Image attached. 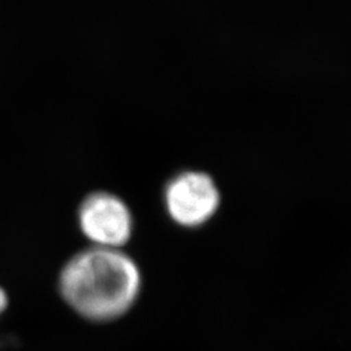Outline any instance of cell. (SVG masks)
Here are the masks:
<instances>
[{
  "label": "cell",
  "instance_id": "2",
  "mask_svg": "<svg viewBox=\"0 0 351 351\" xmlns=\"http://www.w3.org/2000/svg\"><path fill=\"white\" fill-rule=\"evenodd\" d=\"M77 224L94 246L116 250L130 241L134 230L129 206L108 191H94L84 198L78 206Z\"/></svg>",
  "mask_w": 351,
  "mask_h": 351
},
{
  "label": "cell",
  "instance_id": "4",
  "mask_svg": "<svg viewBox=\"0 0 351 351\" xmlns=\"http://www.w3.org/2000/svg\"><path fill=\"white\" fill-rule=\"evenodd\" d=\"M8 304H10V300H8V294H7V291L4 290V289L0 287V316L3 315V313L7 310V307H8Z\"/></svg>",
  "mask_w": 351,
  "mask_h": 351
},
{
  "label": "cell",
  "instance_id": "3",
  "mask_svg": "<svg viewBox=\"0 0 351 351\" xmlns=\"http://www.w3.org/2000/svg\"><path fill=\"white\" fill-rule=\"evenodd\" d=\"M220 202L210 176L184 172L173 177L164 191L167 213L176 224L186 228L202 226L213 216Z\"/></svg>",
  "mask_w": 351,
  "mask_h": 351
},
{
  "label": "cell",
  "instance_id": "1",
  "mask_svg": "<svg viewBox=\"0 0 351 351\" xmlns=\"http://www.w3.org/2000/svg\"><path fill=\"white\" fill-rule=\"evenodd\" d=\"M142 289L138 264L123 251L88 247L72 255L58 277L64 303L90 323H111L128 314Z\"/></svg>",
  "mask_w": 351,
  "mask_h": 351
}]
</instances>
